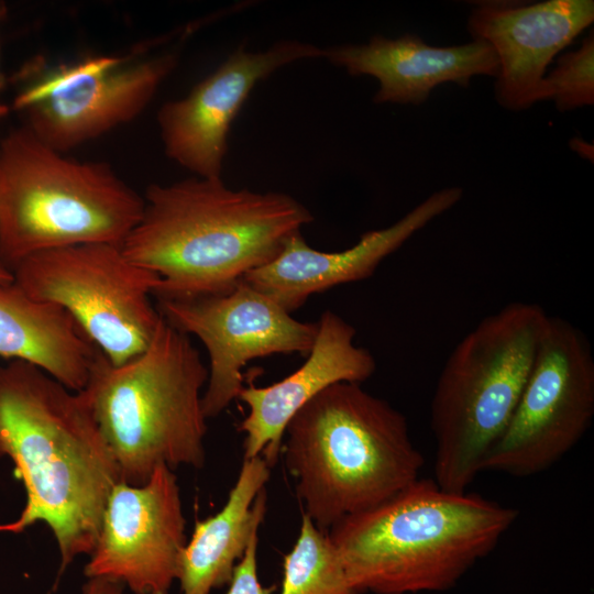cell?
Here are the masks:
<instances>
[{"label":"cell","mask_w":594,"mask_h":594,"mask_svg":"<svg viewBox=\"0 0 594 594\" xmlns=\"http://www.w3.org/2000/svg\"><path fill=\"white\" fill-rule=\"evenodd\" d=\"M9 458L26 499L0 532L36 522L52 531L61 556L54 588L74 560L94 550L107 499L120 481L84 391L73 392L40 367L0 364V459Z\"/></svg>","instance_id":"6da1fadb"},{"label":"cell","mask_w":594,"mask_h":594,"mask_svg":"<svg viewBox=\"0 0 594 594\" xmlns=\"http://www.w3.org/2000/svg\"><path fill=\"white\" fill-rule=\"evenodd\" d=\"M143 200L142 216L121 248L131 262L160 276L157 299L230 292L314 220L286 194L234 190L221 177L152 184Z\"/></svg>","instance_id":"7a4b0ae2"},{"label":"cell","mask_w":594,"mask_h":594,"mask_svg":"<svg viewBox=\"0 0 594 594\" xmlns=\"http://www.w3.org/2000/svg\"><path fill=\"white\" fill-rule=\"evenodd\" d=\"M517 516L510 506L419 477L344 517L329 536L361 594L441 592L492 552Z\"/></svg>","instance_id":"3957f363"},{"label":"cell","mask_w":594,"mask_h":594,"mask_svg":"<svg viewBox=\"0 0 594 594\" xmlns=\"http://www.w3.org/2000/svg\"><path fill=\"white\" fill-rule=\"evenodd\" d=\"M282 453L306 514L324 531L415 482L424 457L406 417L358 383H336L287 424Z\"/></svg>","instance_id":"277c9868"},{"label":"cell","mask_w":594,"mask_h":594,"mask_svg":"<svg viewBox=\"0 0 594 594\" xmlns=\"http://www.w3.org/2000/svg\"><path fill=\"white\" fill-rule=\"evenodd\" d=\"M208 367L189 336L163 317L144 352L113 365L99 351L84 389L118 466L120 481L142 485L162 464H205Z\"/></svg>","instance_id":"5b68a950"},{"label":"cell","mask_w":594,"mask_h":594,"mask_svg":"<svg viewBox=\"0 0 594 594\" xmlns=\"http://www.w3.org/2000/svg\"><path fill=\"white\" fill-rule=\"evenodd\" d=\"M143 207L108 163L69 157L23 124L0 141V262L11 272L47 250L122 244Z\"/></svg>","instance_id":"8992f818"},{"label":"cell","mask_w":594,"mask_h":594,"mask_svg":"<svg viewBox=\"0 0 594 594\" xmlns=\"http://www.w3.org/2000/svg\"><path fill=\"white\" fill-rule=\"evenodd\" d=\"M549 315L509 302L483 318L454 346L430 405L435 481L465 492L504 432L530 373Z\"/></svg>","instance_id":"52a82bcc"},{"label":"cell","mask_w":594,"mask_h":594,"mask_svg":"<svg viewBox=\"0 0 594 594\" xmlns=\"http://www.w3.org/2000/svg\"><path fill=\"white\" fill-rule=\"evenodd\" d=\"M12 274L29 296L68 311L113 365L144 352L162 317L151 301L160 276L131 262L121 244L87 243L38 252L20 261Z\"/></svg>","instance_id":"ba28073f"},{"label":"cell","mask_w":594,"mask_h":594,"mask_svg":"<svg viewBox=\"0 0 594 594\" xmlns=\"http://www.w3.org/2000/svg\"><path fill=\"white\" fill-rule=\"evenodd\" d=\"M141 46L121 55L91 56L25 67L13 107L48 146L67 153L136 119L177 65L178 55H147Z\"/></svg>","instance_id":"9c48e42d"},{"label":"cell","mask_w":594,"mask_h":594,"mask_svg":"<svg viewBox=\"0 0 594 594\" xmlns=\"http://www.w3.org/2000/svg\"><path fill=\"white\" fill-rule=\"evenodd\" d=\"M594 416V356L585 334L549 316L527 382L482 471L527 477L570 452Z\"/></svg>","instance_id":"30bf717a"},{"label":"cell","mask_w":594,"mask_h":594,"mask_svg":"<svg viewBox=\"0 0 594 594\" xmlns=\"http://www.w3.org/2000/svg\"><path fill=\"white\" fill-rule=\"evenodd\" d=\"M161 316L186 334L196 336L209 354L202 409L220 415L243 388L242 367L272 354L308 355L318 333L317 322L296 320L273 299L243 279L220 295L157 299Z\"/></svg>","instance_id":"8fae6325"},{"label":"cell","mask_w":594,"mask_h":594,"mask_svg":"<svg viewBox=\"0 0 594 594\" xmlns=\"http://www.w3.org/2000/svg\"><path fill=\"white\" fill-rule=\"evenodd\" d=\"M185 528L173 469L158 465L142 485L119 481L84 574L120 582L134 594H168L187 543Z\"/></svg>","instance_id":"7c38bea8"},{"label":"cell","mask_w":594,"mask_h":594,"mask_svg":"<svg viewBox=\"0 0 594 594\" xmlns=\"http://www.w3.org/2000/svg\"><path fill=\"white\" fill-rule=\"evenodd\" d=\"M322 56L320 47L288 40L264 52L238 48L186 97L160 108L165 155L194 176L220 177L230 125L256 82L292 62Z\"/></svg>","instance_id":"4fadbf2b"},{"label":"cell","mask_w":594,"mask_h":594,"mask_svg":"<svg viewBox=\"0 0 594 594\" xmlns=\"http://www.w3.org/2000/svg\"><path fill=\"white\" fill-rule=\"evenodd\" d=\"M594 21L592 0H549L534 4L484 3L468 28L496 53L495 96L509 110L542 100L544 70L552 58Z\"/></svg>","instance_id":"5bb4252c"},{"label":"cell","mask_w":594,"mask_h":594,"mask_svg":"<svg viewBox=\"0 0 594 594\" xmlns=\"http://www.w3.org/2000/svg\"><path fill=\"white\" fill-rule=\"evenodd\" d=\"M461 196L458 187L436 191L394 224L365 232L353 246L339 252L315 250L296 232L273 261L250 271L243 280L292 314L312 294L371 277L388 255Z\"/></svg>","instance_id":"9a60e30c"},{"label":"cell","mask_w":594,"mask_h":594,"mask_svg":"<svg viewBox=\"0 0 594 594\" xmlns=\"http://www.w3.org/2000/svg\"><path fill=\"white\" fill-rule=\"evenodd\" d=\"M318 324L315 343L298 370L268 386L250 384L240 392L238 398L249 408L239 426L245 436L243 459L262 455L273 468L285 428L301 407L336 383L361 384L374 374L375 359L354 343L352 324L331 310L322 312Z\"/></svg>","instance_id":"2e32d148"},{"label":"cell","mask_w":594,"mask_h":594,"mask_svg":"<svg viewBox=\"0 0 594 594\" xmlns=\"http://www.w3.org/2000/svg\"><path fill=\"white\" fill-rule=\"evenodd\" d=\"M324 57L352 76L369 75L380 82L374 102H425L438 85L452 81L468 87L475 75L497 77L499 63L485 41L438 47L414 34L399 38L374 36L369 44L324 50Z\"/></svg>","instance_id":"e0dca14e"},{"label":"cell","mask_w":594,"mask_h":594,"mask_svg":"<svg viewBox=\"0 0 594 594\" xmlns=\"http://www.w3.org/2000/svg\"><path fill=\"white\" fill-rule=\"evenodd\" d=\"M99 350L63 307L0 282V356L33 364L73 392L85 389Z\"/></svg>","instance_id":"ac0fdd59"},{"label":"cell","mask_w":594,"mask_h":594,"mask_svg":"<svg viewBox=\"0 0 594 594\" xmlns=\"http://www.w3.org/2000/svg\"><path fill=\"white\" fill-rule=\"evenodd\" d=\"M270 470L262 455L243 459L223 507L196 520L178 564L182 594H210L213 588L229 584L237 563L263 521Z\"/></svg>","instance_id":"d6986e66"},{"label":"cell","mask_w":594,"mask_h":594,"mask_svg":"<svg viewBox=\"0 0 594 594\" xmlns=\"http://www.w3.org/2000/svg\"><path fill=\"white\" fill-rule=\"evenodd\" d=\"M279 594H361L351 583L329 531L302 514L298 538L284 556Z\"/></svg>","instance_id":"ffe728a7"},{"label":"cell","mask_w":594,"mask_h":594,"mask_svg":"<svg viewBox=\"0 0 594 594\" xmlns=\"http://www.w3.org/2000/svg\"><path fill=\"white\" fill-rule=\"evenodd\" d=\"M542 100L553 99L559 111L594 103V36L581 47L558 59L557 67L543 78Z\"/></svg>","instance_id":"44dd1931"},{"label":"cell","mask_w":594,"mask_h":594,"mask_svg":"<svg viewBox=\"0 0 594 594\" xmlns=\"http://www.w3.org/2000/svg\"><path fill=\"white\" fill-rule=\"evenodd\" d=\"M257 542L255 534L233 570L227 594H272L274 588L264 587L257 576Z\"/></svg>","instance_id":"7402d4cb"},{"label":"cell","mask_w":594,"mask_h":594,"mask_svg":"<svg viewBox=\"0 0 594 594\" xmlns=\"http://www.w3.org/2000/svg\"><path fill=\"white\" fill-rule=\"evenodd\" d=\"M124 585L106 578H90L82 585L81 594H124Z\"/></svg>","instance_id":"603a6c76"},{"label":"cell","mask_w":594,"mask_h":594,"mask_svg":"<svg viewBox=\"0 0 594 594\" xmlns=\"http://www.w3.org/2000/svg\"><path fill=\"white\" fill-rule=\"evenodd\" d=\"M13 274L0 262V282H12Z\"/></svg>","instance_id":"cb8c5ba5"},{"label":"cell","mask_w":594,"mask_h":594,"mask_svg":"<svg viewBox=\"0 0 594 594\" xmlns=\"http://www.w3.org/2000/svg\"><path fill=\"white\" fill-rule=\"evenodd\" d=\"M3 14H4L3 7L0 6V21H1L2 16H3ZM4 86H6V75H4V72H3V68H2L1 53H0V94L3 91Z\"/></svg>","instance_id":"d4e9b609"}]
</instances>
